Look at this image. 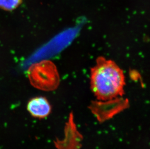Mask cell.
I'll use <instances>...</instances> for the list:
<instances>
[{
    "instance_id": "obj_1",
    "label": "cell",
    "mask_w": 150,
    "mask_h": 149,
    "mask_svg": "<svg viewBox=\"0 0 150 149\" xmlns=\"http://www.w3.org/2000/svg\"><path fill=\"white\" fill-rule=\"evenodd\" d=\"M91 70V88L97 98L111 100L124 93L125 77L123 71L116 63L100 57Z\"/></svg>"
},
{
    "instance_id": "obj_2",
    "label": "cell",
    "mask_w": 150,
    "mask_h": 149,
    "mask_svg": "<svg viewBox=\"0 0 150 149\" xmlns=\"http://www.w3.org/2000/svg\"><path fill=\"white\" fill-rule=\"evenodd\" d=\"M27 76L34 87L45 91L55 90L59 83L56 66L49 60H42L32 65L27 71Z\"/></svg>"
},
{
    "instance_id": "obj_3",
    "label": "cell",
    "mask_w": 150,
    "mask_h": 149,
    "mask_svg": "<svg viewBox=\"0 0 150 149\" xmlns=\"http://www.w3.org/2000/svg\"><path fill=\"white\" fill-rule=\"evenodd\" d=\"M27 110L33 117L42 119L50 114L51 106L45 97L38 96L29 101L27 103Z\"/></svg>"
},
{
    "instance_id": "obj_4",
    "label": "cell",
    "mask_w": 150,
    "mask_h": 149,
    "mask_svg": "<svg viewBox=\"0 0 150 149\" xmlns=\"http://www.w3.org/2000/svg\"><path fill=\"white\" fill-rule=\"evenodd\" d=\"M22 3V0H0V9L11 11L16 9Z\"/></svg>"
}]
</instances>
